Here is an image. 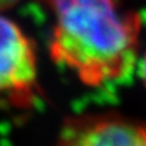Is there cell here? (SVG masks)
Wrapping results in <instances>:
<instances>
[{"label":"cell","instance_id":"1","mask_svg":"<svg viewBox=\"0 0 146 146\" xmlns=\"http://www.w3.org/2000/svg\"><path fill=\"white\" fill-rule=\"evenodd\" d=\"M54 16L50 54L88 86L123 78L137 56L141 19L116 0H43Z\"/></svg>","mask_w":146,"mask_h":146},{"label":"cell","instance_id":"2","mask_svg":"<svg viewBox=\"0 0 146 146\" xmlns=\"http://www.w3.org/2000/svg\"><path fill=\"white\" fill-rule=\"evenodd\" d=\"M36 89V57L18 25L0 14V96L27 104Z\"/></svg>","mask_w":146,"mask_h":146},{"label":"cell","instance_id":"3","mask_svg":"<svg viewBox=\"0 0 146 146\" xmlns=\"http://www.w3.org/2000/svg\"><path fill=\"white\" fill-rule=\"evenodd\" d=\"M58 146H146V125L115 116H86L67 124Z\"/></svg>","mask_w":146,"mask_h":146},{"label":"cell","instance_id":"4","mask_svg":"<svg viewBox=\"0 0 146 146\" xmlns=\"http://www.w3.org/2000/svg\"><path fill=\"white\" fill-rule=\"evenodd\" d=\"M140 75H141V78H142L143 84L146 86V53L143 54L141 65H140Z\"/></svg>","mask_w":146,"mask_h":146},{"label":"cell","instance_id":"5","mask_svg":"<svg viewBox=\"0 0 146 146\" xmlns=\"http://www.w3.org/2000/svg\"><path fill=\"white\" fill-rule=\"evenodd\" d=\"M18 0H0V9H5L9 7L14 5Z\"/></svg>","mask_w":146,"mask_h":146}]
</instances>
